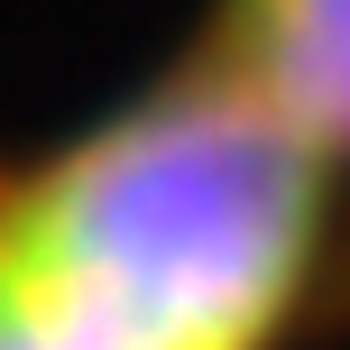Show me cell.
Instances as JSON below:
<instances>
[{
  "mask_svg": "<svg viewBox=\"0 0 350 350\" xmlns=\"http://www.w3.org/2000/svg\"><path fill=\"white\" fill-rule=\"evenodd\" d=\"M332 157L203 65L0 193V350H267L323 258Z\"/></svg>",
  "mask_w": 350,
  "mask_h": 350,
  "instance_id": "obj_1",
  "label": "cell"
},
{
  "mask_svg": "<svg viewBox=\"0 0 350 350\" xmlns=\"http://www.w3.org/2000/svg\"><path fill=\"white\" fill-rule=\"evenodd\" d=\"M212 65L249 83L314 157H350V0H230Z\"/></svg>",
  "mask_w": 350,
  "mask_h": 350,
  "instance_id": "obj_2",
  "label": "cell"
}]
</instances>
